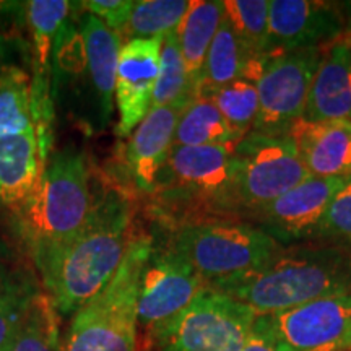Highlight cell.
<instances>
[{
    "mask_svg": "<svg viewBox=\"0 0 351 351\" xmlns=\"http://www.w3.org/2000/svg\"><path fill=\"white\" fill-rule=\"evenodd\" d=\"M205 287V280L181 254L173 247H153L140 280L137 320L143 339L138 350L153 351L158 337Z\"/></svg>",
    "mask_w": 351,
    "mask_h": 351,
    "instance_id": "cell-10",
    "label": "cell"
},
{
    "mask_svg": "<svg viewBox=\"0 0 351 351\" xmlns=\"http://www.w3.org/2000/svg\"><path fill=\"white\" fill-rule=\"evenodd\" d=\"M152 249L150 236L130 239L108 287L77 311L64 351H138L140 280Z\"/></svg>",
    "mask_w": 351,
    "mask_h": 351,
    "instance_id": "cell-5",
    "label": "cell"
},
{
    "mask_svg": "<svg viewBox=\"0 0 351 351\" xmlns=\"http://www.w3.org/2000/svg\"><path fill=\"white\" fill-rule=\"evenodd\" d=\"M302 117L307 121H351V41L335 43L326 51Z\"/></svg>",
    "mask_w": 351,
    "mask_h": 351,
    "instance_id": "cell-19",
    "label": "cell"
},
{
    "mask_svg": "<svg viewBox=\"0 0 351 351\" xmlns=\"http://www.w3.org/2000/svg\"><path fill=\"white\" fill-rule=\"evenodd\" d=\"M269 0H228L225 16L249 60L265 59L269 43Z\"/></svg>",
    "mask_w": 351,
    "mask_h": 351,
    "instance_id": "cell-27",
    "label": "cell"
},
{
    "mask_svg": "<svg viewBox=\"0 0 351 351\" xmlns=\"http://www.w3.org/2000/svg\"><path fill=\"white\" fill-rule=\"evenodd\" d=\"M130 225L129 197L106 191L77 238L39 267L57 313H75L108 287L129 247Z\"/></svg>",
    "mask_w": 351,
    "mask_h": 351,
    "instance_id": "cell-1",
    "label": "cell"
},
{
    "mask_svg": "<svg viewBox=\"0 0 351 351\" xmlns=\"http://www.w3.org/2000/svg\"><path fill=\"white\" fill-rule=\"evenodd\" d=\"M33 293L0 267V351H8Z\"/></svg>",
    "mask_w": 351,
    "mask_h": 351,
    "instance_id": "cell-29",
    "label": "cell"
},
{
    "mask_svg": "<svg viewBox=\"0 0 351 351\" xmlns=\"http://www.w3.org/2000/svg\"><path fill=\"white\" fill-rule=\"evenodd\" d=\"M70 5L67 0H32L26 2L28 25L33 41L32 104L38 125L43 153L49 156L54 132V106H52V57L60 29L67 19Z\"/></svg>",
    "mask_w": 351,
    "mask_h": 351,
    "instance_id": "cell-15",
    "label": "cell"
},
{
    "mask_svg": "<svg viewBox=\"0 0 351 351\" xmlns=\"http://www.w3.org/2000/svg\"><path fill=\"white\" fill-rule=\"evenodd\" d=\"M223 19H225V2L195 0L191 3V8L176 32L189 82L195 96L199 93L205 59Z\"/></svg>",
    "mask_w": 351,
    "mask_h": 351,
    "instance_id": "cell-21",
    "label": "cell"
},
{
    "mask_svg": "<svg viewBox=\"0 0 351 351\" xmlns=\"http://www.w3.org/2000/svg\"><path fill=\"white\" fill-rule=\"evenodd\" d=\"M314 239H332L341 245H351V176L332 199Z\"/></svg>",
    "mask_w": 351,
    "mask_h": 351,
    "instance_id": "cell-30",
    "label": "cell"
},
{
    "mask_svg": "<svg viewBox=\"0 0 351 351\" xmlns=\"http://www.w3.org/2000/svg\"><path fill=\"white\" fill-rule=\"evenodd\" d=\"M256 319L251 307L207 285L158 337L153 351H241Z\"/></svg>",
    "mask_w": 351,
    "mask_h": 351,
    "instance_id": "cell-8",
    "label": "cell"
},
{
    "mask_svg": "<svg viewBox=\"0 0 351 351\" xmlns=\"http://www.w3.org/2000/svg\"><path fill=\"white\" fill-rule=\"evenodd\" d=\"M346 179L348 178L309 176L306 181L252 215L258 219V228L283 247L304 239H314L328 205Z\"/></svg>",
    "mask_w": 351,
    "mask_h": 351,
    "instance_id": "cell-13",
    "label": "cell"
},
{
    "mask_svg": "<svg viewBox=\"0 0 351 351\" xmlns=\"http://www.w3.org/2000/svg\"><path fill=\"white\" fill-rule=\"evenodd\" d=\"M191 101L155 108L130 134L125 145L124 163L134 187L152 195L156 179L174 148V135L179 117Z\"/></svg>",
    "mask_w": 351,
    "mask_h": 351,
    "instance_id": "cell-17",
    "label": "cell"
},
{
    "mask_svg": "<svg viewBox=\"0 0 351 351\" xmlns=\"http://www.w3.org/2000/svg\"><path fill=\"white\" fill-rule=\"evenodd\" d=\"M169 247L187 258L207 285L257 269L285 249L258 226L238 219L176 228Z\"/></svg>",
    "mask_w": 351,
    "mask_h": 351,
    "instance_id": "cell-7",
    "label": "cell"
},
{
    "mask_svg": "<svg viewBox=\"0 0 351 351\" xmlns=\"http://www.w3.org/2000/svg\"><path fill=\"white\" fill-rule=\"evenodd\" d=\"M341 12H343V16H345V21L351 26V2H341L339 3Z\"/></svg>",
    "mask_w": 351,
    "mask_h": 351,
    "instance_id": "cell-34",
    "label": "cell"
},
{
    "mask_svg": "<svg viewBox=\"0 0 351 351\" xmlns=\"http://www.w3.org/2000/svg\"><path fill=\"white\" fill-rule=\"evenodd\" d=\"M326 51L301 49L267 57L257 82L258 114L251 132L285 137L289 127L301 119L315 72Z\"/></svg>",
    "mask_w": 351,
    "mask_h": 351,
    "instance_id": "cell-11",
    "label": "cell"
},
{
    "mask_svg": "<svg viewBox=\"0 0 351 351\" xmlns=\"http://www.w3.org/2000/svg\"><path fill=\"white\" fill-rule=\"evenodd\" d=\"M82 39L86 67L99 103V112L106 124L112 114L116 95L117 64L122 49L121 34L109 29L96 16L86 15L82 20Z\"/></svg>",
    "mask_w": 351,
    "mask_h": 351,
    "instance_id": "cell-20",
    "label": "cell"
},
{
    "mask_svg": "<svg viewBox=\"0 0 351 351\" xmlns=\"http://www.w3.org/2000/svg\"><path fill=\"white\" fill-rule=\"evenodd\" d=\"M47 158L32 104V77L20 65L0 73V205L16 210L36 191Z\"/></svg>",
    "mask_w": 351,
    "mask_h": 351,
    "instance_id": "cell-6",
    "label": "cell"
},
{
    "mask_svg": "<svg viewBox=\"0 0 351 351\" xmlns=\"http://www.w3.org/2000/svg\"><path fill=\"white\" fill-rule=\"evenodd\" d=\"M98 197L91 191L90 168L82 153L60 152L47 161L36 191L13 210L38 269L77 238Z\"/></svg>",
    "mask_w": 351,
    "mask_h": 351,
    "instance_id": "cell-4",
    "label": "cell"
},
{
    "mask_svg": "<svg viewBox=\"0 0 351 351\" xmlns=\"http://www.w3.org/2000/svg\"><path fill=\"white\" fill-rule=\"evenodd\" d=\"M8 351H64L60 348L59 314L49 295L33 293Z\"/></svg>",
    "mask_w": 351,
    "mask_h": 351,
    "instance_id": "cell-24",
    "label": "cell"
},
{
    "mask_svg": "<svg viewBox=\"0 0 351 351\" xmlns=\"http://www.w3.org/2000/svg\"><path fill=\"white\" fill-rule=\"evenodd\" d=\"M247 64V56H245L234 29L225 16L217 34H215L207 59H205L199 93H210L217 88L234 82L236 78L243 75Z\"/></svg>",
    "mask_w": 351,
    "mask_h": 351,
    "instance_id": "cell-25",
    "label": "cell"
},
{
    "mask_svg": "<svg viewBox=\"0 0 351 351\" xmlns=\"http://www.w3.org/2000/svg\"><path fill=\"white\" fill-rule=\"evenodd\" d=\"M192 2L187 0H140L132 8L124 34L130 39L165 38L178 32Z\"/></svg>",
    "mask_w": 351,
    "mask_h": 351,
    "instance_id": "cell-26",
    "label": "cell"
},
{
    "mask_svg": "<svg viewBox=\"0 0 351 351\" xmlns=\"http://www.w3.org/2000/svg\"><path fill=\"white\" fill-rule=\"evenodd\" d=\"M254 330L283 351H351V291L285 313L257 315Z\"/></svg>",
    "mask_w": 351,
    "mask_h": 351,
    "instance_id": "cell-12",
    "label": "cell"
},
{
    "mask_svg": "<svg viewBox=\"0 0 351 351\" xmlns=\"http://www.w3.org/2000/svg\"><path fill=\"white\" fill-rule=\"evenodd\" d=\"M236 189L244 213H254L309 178L295 143L249 132L234 145Z\"/></svg>",
    "mask_w": 351,
    "mask_h": 351,
    "instance_id": "cell-9",
    "label": "cell"
},
{
    "mask_svg": "<svg viewBox=\"0 0 351 351\" xmlns=\"http://www.w3.org/2000/svg\"><path fill=\"white\" fill-rule=\"evenodd\" d=\"M257 315L278 314L351 291V245L280 251L257 269L210 283Z\"/></svg>",
    "mask_w": 351,
    "mask_h": 351,
    "instance_id": "cell-2",
    "label": "cell"
},
{
    "mask_svg": "<svg viewBox=\"0 0 351 351\" xmlns=\"http://www.w3.org/2000/svg\"><path fill=\"white\" fill-rule=\"evenodd\" d=\"M263 60H249L244 73L234 82L217 88L210 93H199L208 96L221 116L232 127L241 138L254 129L258 114V91L257 82L262 73Z\"/></svg>",
    "mask_w": 351,
    "mask_h": 351,
    "instance_id": "cell-22",
    "label": "cell"
},
{
    "mask_svg": "<svg viewBox=\"0 0 351 351\" xmlns=\"http://www.w3.org/2000/svg\"><path fill=\"white\" fill-rule=\"evenodd\" d=\"M346 21L339 3L317 0H271L265 59L322 47L339 39Z\"/></svg>",
    "mask_w": 351,
    "mask_h": 351,
    "instance_id": "cell-14",
    "label": "cell"
},
{
    "mask_svg": "<svg viewBox=\"0 0 351 351\" xmlns=\"http://www.w3.org/2000/svg\"><path fill=\"white\" fill-rule=\"evenodd\" d=\"M80 5L91 12V15L99 19L114 33H122L135 2L132 0H88V2H80Z\"/></svg>",
    "mask_w": 351,
    "mask_h": 351,
    "instance_id": "cell-31",
    "label": "cell"
},
{
    "mask_svg": "<svg viewBox=\"0 0 351 351\" xmlns=\"http://www.w3.org/2000/svg\"><path fill=\"white\" fill-rule=\"evenodd\" d=\"M241 351H283L274 340H270L269 337H265L263 333L252 330L251 337H249L247 343Z\"/></svg>",
    "mask_w": 351,
    "mask_h": 351,
    "instance_id": "cell-32",
    "label": "cell"
},
{
    "mask_svg": "<svg viewBox=\"0 0 351 351\" xmlns=\"http://www.w3.org/2000/svg\"><path fill=\"white\" fill-rule=\"evenodd\" d=\"M163 38L130 39L122 46L116 75V104L119 124L116 134L130 137L152 108V98L160 73Z\"/></svg>",
    "mask_w": 351,
    "mask_h": 351,
    "instance_id": "cell-16",
    "label": "cell"
},
{
    "mask_svg": "<svg viewBox=\"0 0 351 351\" xmlns=\"http://www.w3.org/2000/svg\"><path fill=\"white\" fill-rule=\"evenodd\" d=\"M150 197L158 217L176 228L244 213L236 189L234 145L174 147Z\"/></svg>",
    "mask_w": 351,
    "mask_h": 351,
    "instance_id": "cell-3",
    "label": "cell"
},
{
    "mask_svg": "<svg viewBox=\"0 0 351 351\" xmlns=\"http://www.w3.org/2000/svg\"><path fill=\"white\" fill-rule=\"evenodd\" d=\"M195 98L184 64L178 34L171 33L163 38L161 44L160 73L152 98V108H163L181 101H192Z\"/></svg>",
    "mask_w": 351,
    "mask_h": 351,
    "instance_id": "cell-28",
    "label": "cell"
},
{
    "mask_svg": "<svg viewBox=\"0 0 351 351\" xmlns=\"http://www.w3.org/2000/svg\"><path fill=\"white\" fill-rule=\"evenodd\" d=\"M10 57H12L10 43H8L5 34L0 32V73H2L7 67H10V65H15L12 64Z\"/></svg>",
    "mask_w": 351,
    "mask_h": 351,
    "instance_id": "cell-33",
    "label": "cell"
},
{
    "mask_svg": "<svg viewBox=\"0 0 351 351\" xmlns=\"http://www.w3.org/2000/svg\"><path fill=\"white\" fill-rule=\"evenodd\" d=\"M287 137L295 143L311 176H351V121H307L301 117L289 127Z\"/></svg>",
    "mask_w": 351,
    "mask_h": 351,
    "instance_id": "cell-18",
    "label": "cell"
},
{
    "mask_svg": "<svg viewBox=\"0 0 351 351\" xmlns=\"http://www.w3.org/2000/svg\"><path fill=\"white\" fill-rule=\"evenodd\" d=\"M239 140L241 137L228 124L213 101L205 95H197L179 117L174 147L236 145Z\"/></svg>",
    "mask_w": 351,
    "mask_h": 351,
    "instance_id": "cell-23",
    "label": "cell"
}]
</instances>
